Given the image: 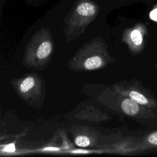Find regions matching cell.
<instances>
[{
    "instance_id": "cell-8",
    "label": "cell",
    "mask_w": 157,
    "mask_h": 157,
    "mask_svg": "<svg viewBox=\"0 0 157 157\" xmlns=\"http://www.w3.org/2000/svg\"><path fill=\"white\" fill-rule=\"evenodd\" d=\"M147 34L148 29L144 24H136L133 27L124 31L121 41L127 46L131 55H138L145 49Z\"/></svg>"
},
{
    "instance_id": "cell-2",
    "label": "cell",
    "mask_w": 157,
    "mask_h": 157,
    "mask_svg": "<svg viewBox=\"0 0 157 157\" xmlns=\"http://www.w3.org/2000/svg\"><path fill=\"white\" fill-rule=\"evenodd\" d=\"M108 50V45L100 37L84 43L68 61V68L73 71H91L103 69L116 62Z\"/></svg>"
},
{
    "instance_id": "cell-14",
    "label": "cell",
    "mask_w": 157,
    "mask_h": 157,
    "mask_svg": "<svg viewBox=\"0 0 157 157\" xmlns=\"http://www.w3.org/2000/svg\"><path fill=\"white\" fill-rule=\"evenodd\" d=\"M97 151H102L104 152V151L102 149H100L99 150H84V149H74L72 148L70 150H69L67 153H71V154H87V153H94Z\"/></svg>"
},
{
    "instance_id": "cell-6",
    "label": "cell",
    "mask_w": 157,
    "mask_h": 157,
    "mask_svg": "<svg viewBox=\"0 0 157 157\" xmlns=\"http://www.w3.org/2000/svg\"><path fill=\"white\" fill-rule=\"evenodd\" d=\"M115 91L157 112V98L136 78L118 80L110 86Z\"/></svg>"
},
{
    "instance_id": "cell-15",
    "label": "cell",
    "mask_w": 157,
    "mask_h": 157,
    "mask_svg": "<svg viewBox=\"0 0 157 157\" xmlns=\"http://www.w3.org/2000/svg\"><path fill=\"white\" fill-rule=\"evenodd\" d=\"M149 18L150 20L157 22V7L154 8L152 10L150 11L149 13Z\"/></svg>"
},
{
    "instance_id": "cell-1",
    "label": "cell",
    "mask_w": 157,
    "mask_h": 157,
    "mask_svg": "<svg viewBox=\"0 0 157 157\" xmlns=\"http://www.w3.org/2000/svg\"><path fill=\"white\" fill-rule=\"evenodd\" d=\"M97 99L109 109L145 126H157V112L141 105L117 91L111 86H102Z\"/></svg>"
},
{
    "instance_id": "cell-11",
    "label": "cell",
    "mask_w": 157,
    "mask_h": 157,
    "mask_svg": "<svg viewBox=\"0 0 157 157\" xmlns=\"http://www.w3.org/2000/svg\"><path fill=\"white\" fill-rule=\"evenodd\" d=\"M60 137L58 135L55 134L51 141L43 147L39 151L41 153H62L63 151L61 145L59 146L58 144L59 138Z\"/></svg>"
},
{
    "instance_id": "cell-9",
    "label": "cell",
    "mask_w": 157,
    "mask_h": 157,
    "mask_svg": "<svg viewBox=\"0 0 157 157\" xmlns=\"http://www.w3.org/2000/svg\"><path fill=\"white\" fill-rule=\"evenodd\" d=\"M78 115H80L78 116V118L96 123L106 122L112 119V117L109 114L104 112L93 105H89L85 107V109L80 112Z\"/></svg>"
},
{
    "instance_id": "cell-16",
    "label": "cell",
    "mask_w": 157,
    "mask_h": 157,
    "mask_svg": "<svg viewBox=\"0 0 157 157\" xmlns=\"http://www.w3.org/2000/svg\"><path fill=\"white\" fill-rule=\"evenodd\" d=\"M154 66H155V69H156V70L157 71V63H155Z\"/></svg>"
},
{
    "instance_id": "cell-12",
    "label": "cell",
    "mask_w": 157,
    "mask_h": 157,
    "mask_svg": "<svg viewBox=\"0 0 157 157\" xmlns=\"http://www.w3.org/2000/svg\"><path fill=\"white\" fill-rule=\"evenodd\" d=\"M20 152L17 150L15 142L6 144L0 147V155H12L14 154L18 155Z\"/></svg>"
},
{
    "instance_id": "cell-7",
    "label": "cell",
    "mask_w": 157,
    "mask_h": 157,
    "mask_svg": "<svg viewBox=\"0 0 157 157\" xmlns=\"http://www.w3.org/2000/svg\"><path fill=\"white\" fill-rule=\"evenodd\" d=\"M71 132L74 139V144L82 148H98L103 144L102 140L109 143L112 140H106L111 137H105L96 129L83 126L74 125L71 129Z\"/></svg>"
},
{
    "instance_id": "cell-4",
    "label": "cell",
    "mask_w": 157,
    "mask_h": 157,
    "mask_svg": "<svg viewBox=\"0 0 157 157\" xmlns=\"http://www.w3.org/2000/svg\"><path fill=\"white\" fill-rule=\"evenodd\" d=\"M99 7L90 0H78L64 19L63 31L66 40L71 42L85 33L96 18Z\"/></svg>"
},
{
    "instance_id": "cell-3",
    "label": "cell",
    "mask_w": 157,
    "mask_h": 157,
    "mask_svg": "<svg viewBox=\"0 0 157 157\" xmlns=\"http://www.w3.org/2000/svg\"><path fill=\"white\" fill-rule=\"evenodd\" d=\"M54 52V42L49 28L36 31L25 47L23 65L29 69L42 71L47 68Z\"/></svg>"
},
{
    "instance_id": "cell-13",
    "label": "cell",
    "mask_w": 157,
    "mask_h": 157,
    "mask_svg": "<svg viewBox=\"0 0 157 157\" xmlns=\"http://www.w3.org/2000/svg\"><path fill=\"white\" fill-rule=\"evenodd\" d=\"M58 134L61 138V148H63L64 152L67 153L69 150L74 148L73 145L68 139L67 134L65 132H63V131L61 130L60 132H58Z\"/></svg>"
},
{
    "instance_id": "cell-10",
    "label": "cell",
    "mask_w": 157,
    "mask_h": 157,
    "mask_svg": "<svg viewBox=\"0 0 157 157\" xmlns=\"http://www.w3.org/2000/svg\"><path fill=\"white\" fill-rule=\"evenodd\" d=\"M157 150V130L147 134L141 140L137 142L136 153L147 150Z\"/></svg>"
},
{
    "instance_id": "cell-5",
    "label": "cell",
    "mask_w": 157,
    "mask_h": 157,
    "mask_svg": "<svg viewBox=\"0 0 157 157\" xmlns=\"http://www.w3.org/2000/svg\"><path fill=\"white\" fill-rule=\"evenodd\" d=\"M10 83L16 94L28 105L40 109L46 96L45 81L39 74L31 72L11 80Z\"/></svg>"
}]
</instances>
